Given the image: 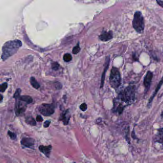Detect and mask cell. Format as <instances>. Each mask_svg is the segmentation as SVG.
Returning a JSON list of instances; mask_svg holds the SVG:
<instances>
[{
  "label": "cell",
  "mask_w": 163,
  "mask_h": 163,
  "mask_svg": "<svg viewBox=\"0 0 163 163\" xmlns=\"http://www.w3.org/2000/svg\"><path fill=\"white\" fill-rule=\"evenodd\" d=\"M22 46L21 41L14 40L7 41L4 44L2 48L1 59L5 61L11 56L16 53L17 50Z\"/></svg>",
  "instance_id": "1"
},
{
  "label": "cell",
  "mask_w": 163,
  "mask_h": 163,
  "mask_svg": "<svg viewBox=\"0 0 163 163\" xmlns=\"http://www.w3.org/2000/svg\"><path fill=\"white\" fill-rule=\"evenodd\" d=\"M135 85L133 84H130L124 89V90L119 93L116 100L118 101L123 102L127 104H131L135 99Z\"/></svg>",
  "instance_id": "2"
},
{
  "label": "cell",
  "mask_w": 163,
  "mask_h": 163,
  "mask_svg": "<svg viewBox=\"0 0 163 163\" xmlns=\"http://www.w3.org/2000/svg\"><path fill=\"white\" fill-rule=\"evenodd\" d=\"M132 25L136 32L140 33L144 32L145 24L144 16L141 12H135L132 20Z\"/></svg>",
  "instance_id": "3"
},
{
  "label": "cell",
  "mask_w": 163,
  "mask_h": 163,
  "mask_svg": "<svg viewBox=\"0 0 163 163\" xmlns=\"http://www.w3.org/2000/svg\"><path fill=\"white\" fill-rule=\"evenodd\" d=\"M110 86L115 89H117L121 84V73L118 68L116 67H113L110 71Z\"/></svg>",
  "instance_id": "4"
},
{
  "label": "cell",
  "mask_w": 163,
  "mask_h": 163,
  "mask_svg": "<svg viewBox=\"0 0 163 163\" xmlns=\"http://www.w3.org/2000/svg\"><path fill=\"white\" fill-rule=\"evenodd\" d=\"M38 110L41 114L44 116H49L54 113V106L53 105L49 104H42L39 106Z\"/></svg>",
  "instance_id": "5"
},
{
  "label": "cell",
  "mask_w": 163,
  "mask_h": 163,
  "mask_svg": "<svg viewBox=\"0 0 163 163\" xmlns=\"http://www.w3.org/2000/svg\"><path fill=\"white\" fill-rule=\"evenodd\" d=\"M27 108V103L17 100L15 104V112L17 116H22Z\"/></svg>",
  "instance_id": "6"
},
{
  "label": "cell",
  "mask_w": 163,
  "mask_h": 163,
  "mask_svg": "<svg viewBox=\"0 0 163 163\" xmlns=\"http://www.w3.org/2000/svg\"><path fill=\"white\" fill-rule=\"evenodd\" d=\"M153 77V73L150 71H147L144 80V85L145 87V91H148L152 83V78Z\"/></svg>",
  "instance_id": "7"
},
{
  "label": "cell",
  "mask_w": 163,
  "mask_h": 163,
  "mask_svg": "<svg viewBox=\"0 0 163 163\" xmlns=\"http://www.w3.org/2000/svg\"><path fill=\"white\" fill-rule=\"evenodd\" d=\"M113 38V33L112 31H103L101 33V35L99 36L100 39L103 42H107Z\"/></svg>",
  "instance_id": "8"
},
{
  "label": "cell",
  "mask_w": 163,
  "mask_h": 163,
  "mask_svg": "<svg viewBox=\"0 0 163 163\" xmlns=\"http://www.w3.org/2000/svg\"><path fill=\"white\" fill-rule=\"evenodd\" d=\"M35 140L32 138H23L21 141V145L24 147L28 148H32L35 145Z\"/></svg>",
  "instance_id": "9"
},
{
  "label": "cell",
  "mask_w": 163,
  "mask_h": 163,
  "mask_svg": "<svg viewBox=\"0 0 163 163\" xmlns=\"http://www.w3.org/2000/svg\"><path fill=\"white\" fill-rule=\"evenodd\" d=\"M70 115L68 110H65L64 113H63L60 116V120L63 121L64 125H68L70 121Z\"/></svg>",
  "instance_id": "10"
},
{
  "label": "cell",
  "mask_w": 163,
  "mask_h": 163,
  "mask_svg": "<svg viewBox=\"0 0 163 163\" xmlns=\"http://www.w3.org/2000/svg\"><path fill=\"white\" fill-rule=\"evenodd\" d=\"M109 64H110V58L107 57L106 58V63H105V67L104 70L103 71V73L102 75V79H101V85L100 88L103 87L104 83L105 77V74H106V71L109 68Z\"/></svg>",
  "instance_id": "11"
},
{
  "label": "cell",
  "mask_w": 163,
  "mask_h": 163,
  "mask_svg": "<svg viewBox=\"0 0 163 163\" xmlns=\"http://www.w3.org/2000/svg\"><path fill=\"white\" fill-rule=\"evenodd\" d=\"M39 149L41 152H42V153H43L48 158H49L52 149V147L51 145H48V146L40 145L39 147Z\"/></svg>",
  "instance_id": "12"
},
{
  "label": "cell",
  "mask_w": 163,
  "mask_h": 163,
  "mask_svg": "<svg viewBox=\"0 0 163 163\" xmlns=\"http://www.w3.org/2000/svg\"><path fill=\"white\" fill-rule=\"evenodd\" d=\"M163 77L161 78L160 81L158 86L156 87V88H155V91L153 92V95H152V96L151 97V98L149 99V102H148V106H150L151 104L152 103V101L153 100V98H155V96L156 94L158 93V91H159V89H160L161 87L162 86V85H163Z\"/></svg>",
  "instance_id": "13"
},
{
  "label": "cell",
  "mask_w": 163,
  "mask_h": 163,
  "mask_svg": "<svg viewBox=\"0 0 163 163\" xmlns=\"http://www.w3.org/2000/svg\"><path fill=\"white\" fill-rule=\"evenodd\" d=\"M155 141L159 143H163V128L159 129L155 137Z\"/></svg>",
  "instance_id": "14"
},
{
  "label": "cell",
  "mask_w": 163,
  "mask_h": 163,
  "mask_svg": "<svg viewBox=\"0 0 163 163\" xmlns=\"http://www.w3.org/2000/svg\"><path fill=\"white\" fill-rule=\"evenodd\" d=\"M17 100H22V101L25 102L27 104H30L33 102L32 98H31V97L29 96H26V95L20 96L19 98Z\"/></svg>",
  "instance_id": "15"
},
{
  "label": "cell",
  "mask_w": 163,
  "mask_h": 163,
  "mask_svg": "<svg viewBox=\"0 0 163 163\" xmlns=\"http://www.w3.org/2000/svg\"><path fill=\"white\" fill-rule=\"evenodd\" d=\"M25 121L27 124L32 126H35L36 125V121L35 119L31 116H28L25 119Z\"/></svg>",
  "instance_id": "16"
},
{
  "label": "cell",
  "mask_w": 163,
  "mask_h": 163,
  "mask_svg": "<svg viewBox=\"0 0 163 163\" xmlns=\"http://www.w3.org/2000/svg\"><path fill=\"white\" fill-rule=\"evenodd\" d=\"M30 83H31V84L32 85L33 88L36 89H38L40 88V85L38 83V81H36V80H35V78L33 77H31L30 78Z\"/></svg>",
  "instance_id": "17"
},
{
  "label": "cell",
  "mask_w": 163,
  "mask_h": 163,
  "mask_svg": "<svg viewBox=\"0 0 163 163\" xmlns=\"http://www.w3.org/2000/svg\"><path fill=\"white\" fill-rule=\"evenodd\" d=\"M72 56L69 53H66L63 56V60L66 62L70 61L72 60Z\"/></svg>",
  "instance_id": "18"
},
{
  "label": "cell",
  "mask_w": 163,
  "mask_h": 163,
  "mask_svg": "<svg viewBox=\"0 0 163 163\" xmlns=\"http://www.w3.org/2000/svg\"><path fill=\"white\" fill-rule=\"evenodd\" d=\"M80 48L79 46V44H78L73 48L72 53L74 54H77L80 52Z\"/></svg>",
  "instance_id": "19"
},
{
  "label": "cell",
  "mask_w": 163,
  "mask_h": 163,
  "mask_svg": "<svg viewBox=\"0 0 163 163\" xmlns=\"http://www.w3.org/2000/svg\"><path fill=\"white\" fill-rule=\"evenodd\" d=\"M7 86H8V85H7L6 82H4V83L1 84V89H0L1 92H4L7 89Z\"/></svg>",
  "instance_id": "20"
},
{
  "label": "cell",
  "mask_w": 163,
  "mask_h": 163,
  "mask_svg": "<svg viewBox=\"0 0 163 163\" xmlns=\"http://www.w3.org/2000/svg\"><path fill=\"white\" fill-rule=\"evenodd\" d=\"M21 89H17L16 92H15V93H14V98L17 99V100L19 99L20 97V93H21Z\"/></svg>",
  "instance_id": "21"
},
{
  "label": "cell",
  "mask_w": 163,
  "mask_h": 163,
  "mask_svg": "<svg viewBox=\"0 0 163 163\" xmlns=\"http://www.w3.org/2000/svg\"><path fill=\"white\" fill-rule=\"evenodd\" d=\"M8 134L10 136V138H11L12 139L15 140L16 138V134L14 133V132H12L11 131H9L8 132Z\"/></svg>",
  "instance_id": "22"
},
{
  "label": "cell",
  "mask_w": 163,
  "mask_h": 163,
  "mask_svg": "<svg viewBox=\"0 0 163 163\" xmlns=\"http://www.w3.org/2000/svg\"><path fill=\"white\" fill-rule=\"evenodd\" d=\"M87 108H88L87 105L85 103H82V104H81V105L80 106V109L82 111H83V112L87 110Z\"/></svg>",
  "instance_id": "23"
},
{
  "label": "cell",
  "mask_w": 163,
  "mask_h": 163,
  "mask_svg": "<svg viewBox=\"0 0 163 163\" xmlns=\"http://www.w3.org/2000/svg\"><path fill=\"white\" fill-rule=\"evenodd\" d=\"M50 123H51L50 121H45V123H44V127L45 128H48V127H49Z\"/></svg>",
  "instance_id": "24"
},
{
  "label": "cell",
  "mask_w": 163,
  "mask_h": 163,
  "mask_svg": "<svg viewBox=\"0 0 163 163\" xmlns=\"http://www.w3.org/2000/svg\"><path fill=\"white\" fill-rule=\"evenodd\" d=\"M52 68H53V70H57L58 69V68H59V65L57 63L55 62V63H54V64H52Z\"/></svg>",
  "instance_id": "25"
},
{
  "label": "cell",
  "mask_w": 163,
  "mask_h": 163,
  "mask_svg": "<svg viewBox=\"0 0 163 163\" xmlns=\"http://www.w3.org/2000/svg\"><path fill=\"white\" fill-rule=\"evenodd\" d=\"M36 121L39 122H42L43 121V119L42 118V117L41 116L38 115L36 117Z\"/></svg>",
  "instance_id": "26"
},
{
  "label": "cell",
  "mask_w": 163,
  "mask_h": 163,
  "mask_svg": "<svg viewBox=\"0 0 163 163\" xmlns=\"http://www.w3.org/2000/svg\"><path fill=\"white\" fill-rule=\"evenodd\" d=\"M156 3H158V4L159 5V6H160L161 7H162L163 8V1H156Z\"/></svg>",
  "instance_id": "27"
},
{
  "label": "cell",
  "mask_w": 163,
  "mask_h": 163,
  "mask_svg": "<svg viewBox=\"0 0 163 163\" xmlns=\"http://www.w3.org/2000/svg\"><path fill=\"white\" fill-rule=\"evenodd\" d=\"M3 96H2V95H1V101H2V100H3Z\"/></svg>",
  "instance_id": "28"
},
{
  "label": "cell",
  "mask_w": 163,
  "mask_h": 163,
  "mask_svg": "<svg viewBox=\"0 0 163 163\" xmlns=\"http://www.w3.org/2000/svg\"></svg>",
  "instance_id": "29"
}]
</instances>
